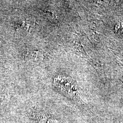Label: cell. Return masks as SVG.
I'll use <instances>...</instances> for the list:
<instances>
[{"instance_id": "cell-1", "label": "cell", "mask_w": 123, "mask_h": 123, "mask_svg": "<svg viewBox=\"0 0 123 123\" xmlns=\"http://www.w3.org/2000/svg\"><path fill=\"white\" fill-rule=\"evenodd\" d=\"M54 84L57 89L68 97L76 96L77 92L76 84L69 77L59 75L54 80Z\"/></svg>"}, {"instance_id": "cell-2", "label": "cell", "mask_w": 123, "mask_h": 123, "mask_svg": "<svg viewBox=\"0 0 123 123\" xmlns=\"http://www.w3.org/2000/svg\"><path fill=\"white\" fill-rule=\"evenodd\" d=\"M31 59L36 62L42 61L44 58V54L42 51L39 50H34L31 52Z\"/></svg>"}]
</instances>
